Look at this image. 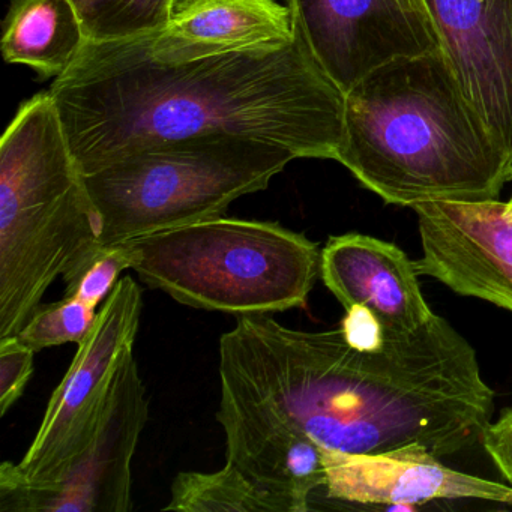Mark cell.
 Listing matches in <instances>:
<instances>
[{"label":"cell","instance_id":"6da1fadb","mask_svg":"<svg viewBox=\"0 0 512 512\" xmlns=\"http://www.w3.org/2000/svg\"><path fill=\"white\" fill-rule=\"evenodd\" d=\"M220 380V406L349 454L412 443L460 454L481 440L494 406L475 349L437 314L410 334L350 335L238 316L220 338Z\"/></svg>","mask_w":512,"mask_h":512},{"label":"cell","instance_id":"7a4b0ae2","mask_svg":"<svg viewBox=\"0 0 512 512\" xmlns=\"http://www.w3.org/2000/svg\"><path fill=\"white\" fill-rule=\"evenodd\" d=\"M83 175L163 143L236 136L296 158L335 160L344 92L301 34L197 58L155 53L143 35L88 41L49 91Z\"/></svg>","mask_w":512,"mask_h":512},{"label":"cell","instance_id":"3957f363","mask_svg":"<svg viewBox=\"0 0 512 512\" xmlns=\"http://www.w3.org/2000/svg\"><path fill=\"white\" fill-rule=\"evenodd\" d=\"M335 161L389 205L494 200L512 158L461 88L445 50L388 62L344 94Z\"/></svg>","mask_w":512,"mask_h":512},{"label":"cell","instance_id":"277c9868","mask_svg":"<svg viewBox=\"0 0 512 512\" xmlns=\"http://www.w3.org/2000/svg\"><path fill=\"white\" fill-rule=\"evenodd\" d=\"M101 233L58 109L35 95L0 142V338L19 335L58 278L67 293L76 286Z\"/></svg>","mask_w":512,"mask_h":512},{"label":"cell","instance_id":"5b68a950","mask_svg":"<svg viewBox=\"0 0 512 512\" xmlns=\"http://www.w3.org/2000/svg\"><path fill=\"white\" fill-rule=\"evenodd\" d=\"M130 269L179 304L235 316L307 307L322 251L268 221L217 217L118 244Z\"/></svg>","mask_w":512,"mask_h":512},{"label":"cell","instance_id":"8992f818","mask_svg":"<svg viewBox=\"0 0 512 512\" xmlns=\"http://www.w3.org/2000/svg\"><path fill=\"white\" fill-rule=\"evenodd\" d=\"M293 160L271 143L203 136L142 149L83 175L103 223L101 253L136 236L223 217Z\"/></svg>","mask_w":512,"mask_h":512},{"label":"cell","instance_id":"52a82bcc","mask_svg":"<svg viewBox=\"0 0 512 512\" xmlns=\"http://www.w3.org/2000/svg\"><path fill=\"white\" fill-rule=\"evenodd\" d=\"M149 416L134 350L125 355L92 442L49 479H28L17 464L0 466V512H128L133 458Z\"/></svg>","mask_w":512,"mask_h":512},{"label":"cell","instance_id":"ba28073f","mask_svg":"<svg viewBox=\"0 0 512 512\" xmlns=\"http://www.w3.org/2000/svg\"><path fill=\"white\" fill-rule=\"evenodd\" d=\"M142 311V289L125 275L79 343L67 374L47 404L34 442L17 464L26 478H52L92 442L119 367L134 350Z\"/></svg>","mask_w":512,"mask_h":512},{"label":"cell","instance_id":"9c48e42d","mask_svg":"<svg viewBox=\"0 0 512 512\" xmlns=\"http://www.w3.org/2000/svg\"><path fill=\"white\" fill-rule=\"evenodd\" d=\"M296 29L346 94L388 62L442 49L424 0H289Z\"/></svg>","mask_w":512,"mask_h":512},{"label":"cell","instance_id":"30bf717a","mask_svg":"<svg viewBox=\"0 0 512 512\" xmlns=\"http://www.w3.org/2000/svg\"><path fill=\"white\" fill-rule=\"evenodd\" d=\"M422 256L419 275L463 296L512 311V203H416Z\"/></svg>","mask_w":512,"mask_h":512},{"label":"cell","instance_id":"8fae6325","mask_svg":"<svg viewBox=\"0 0 512 512\" xmlns=\"http://www.w3.org/2000/svg\"><path fill=\"white\" fill-rule=\"evenodd\" d=\"M320 451L329 499L388 506L473 499L512 506L511 485L446 467L419 443L382 454H349L325 446Z\"/></svg>","mask_w":512,"mask_h":512},{"label":"cell","instance_id":"7c38bea8","mask_svg":"<svg viewBox=\"0 0 512 512\" xmlns=\"http://www.w3.org/2000/svg\"><path fill=\"white\" fill-rule=\"evenodd\" d=\"M464 94L512 158V0H424Z\"/></svg>","mask_w":512,"mask_h":512},{"label":"cell","instance_id":"4fadbf2b","mask_svg":"<svg viewBox=\"0 0 512 512\" xmlns=\"http://www.w3.org/2000/svg\"><path fill=\"white\" fill-rule=\"evenodd\" d=\"M320 277L346 310L370 311L395 334L418 331L433 317L419 289L415 263L397 245L361 233L332 236Z\"/></svg>","mask_w":512,"mask_h":512},{"label":"cell","instance_id":"5bb4252c","mask_svg":"<svg viewBox=\"0 0 512 512\" xmlns=\"http://www.w3.org/2000/svg\"><path fill=\"white\" fill-rule=\"evenodd\" d=\"M226 436V461L257 488L286 506L287 512L310 511L311 494L325 485L320 445L298 428L263 421L220 406Z\"/></svg>","mask_w":512,"mask_h":512},{"label":"cell","instance_id":"9a60e30c","mask_svg":"<svg viewBox=\"0 0 512 512\" xmlns=\"http://www.w3.org/2000/svg\"><path fill=\"white\" fill-rule=\"evenodd\" d=\"M296 35L289 5L277 0H173L166 28L143 37L158 55L197 58L278 46Z\"/></svg>","mask_w":512,"mask_h":512},{"label":"cell","instance_id":"2e32d148","mask_svg":"<svg viewBox=\"0 0 512 512\" xmlns=\"http://www.w3.org/2000/svg\"><path fill=\"white\" fill-rule=\"evenodd\" d=\"M88 43L71 0H11L4 20L2 56L43 77L58 79Z\"/></svg>","mask_w":512,"mask_h":512},{"label":"cell","instance_id":"e0dca14e","mask_svg":"<svg viewBox=\"0 0 512 512\" xmlns=\"http://www.w3.org/2000/svg\"><path fill=\"white\" fill-rule=\"evenodd\" d=\"M170 493L164 511L287 512L280 500L257 488L227 461L217 472L179 473Z\"/></svg>","mask_w":512,"mask_h":512},{"label":"cell","instance_id":"ac0fdd59","mask_svg":"<svg viewBox=\"0 0 512 512\" xmlns=\"http://www.w3.org/2000/svg\"><path fill=\"white\" fill-rule=\"evenodd\" d=\"M94 43L127 40L166 28L173 0H71Z\"/></svg>","mask_w":512,"mask_h":512},{"label":"cell","instance_id":"d6986e66","mask_svg":"<svg viewBox=\"0 0 512 512\" xmlns=\"http://www.w3.org/2000/svg\"><path fill=\"white\" fill-rule=\"evenodd\" d=\"M97 316V308L67 295L55 304L40 305L17 337L35 352L62 344H79L91 331Z\"/></svg>","mask_w":512,"mask_h":512},{"label":"cell","instance_id":"ffe728a7","mask_svg":"<svg viewBox=\"0 0 512 512\" xmlns=\"http://www.w3.org/2000/svg\"><path fill=\"white\" fill-rule=\"evenodd\" d=\"M35 350L19 337L0 338V416L25 394L34 373Z\"/></svg>","mask_w":512,"mask_h":512},{"label":"cell","instance_id":"44dd1931","mask_svg":"<svg viewBox=\"0 0 512 512\" xmlns=\"http://www.w3.org/2000/svg\"><path fill=\"white\" fill-rule=\"evenodd\" d=\"M125 269H130V260L124 250L115 245L100 254L67 295L76 296L85 304L97 308L104 299L109 298Z\"/></svg>","mask_w":512,"mask_h":512},{"label":"cell","instance_id":"7402d4cb","mask_svg":"<svg viewBox=\"0 0 512 512\" xmlns=\"http://www.w3.org/2000/svg\"><path fill=\"white\" fill-rule=\"evenodd\" d=\"M481 442L497 469L512 487V407L503 410L496 422L485 425Z\"/></svg>","mask_w":512,"mask_h":512},{"label":"cell","instance_id":"603a6c76","mask_svg":"<svg viewBox=\"0 0 512 512\" xmlns=\"http://www.w3.org/2000/svg\"><path fill=\"white\" fill-rule=\"evenodd\" d=\"M509 202H511V203H512V199H511V200H509Z\"/></svg>","mask_w":512,"mask_h":512}]
</instances>
